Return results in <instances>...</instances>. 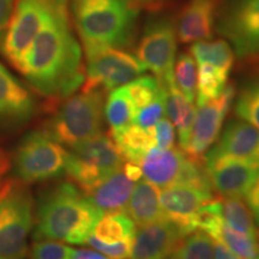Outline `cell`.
Segmentation results:
<instances>
[{"label": "cell", "mask_w": 259, "mask_h": 259, "mask_svg": "<svg viewBox=\"0 0 259 259\" xmlns=\"http://www.w3.org/2000/svg\"><path fill=\"white\" fill-rule=\"evenodd\" d=\"M44 96L63 99L84 83L82 51L70 25L67 0H61L46 21L18 69Z\"/></svg>", "instance_id": "cell-1"}, {"label": "cell", "mask_w": 259, "mask_h": 259, "mask_svg": "<svg viewBox=\"0 0 259 259\" xmlns=\"http://www.w3.org/2000/svg\"><path fill=\"white\" fill-rule=\"evenodd\" d=\"M103 213L71 181L45 194L35 218L34 240L85 245Z\"/></svg>", "instance_id": "cell-2"}, {"label": "cell", "mask_w": 259, "mask_h": 259, "mask_svg": "<svg viewBox=\"0 0 259 259\" xmlns=\"http://www.w3.org/2000/svg\"><path fill=\"white\" fill-rule=\"evenodd\" d=\"M72 8L84 51L127 47L134 41L138 11L126 0H73Z\"/></svg>", "instance_id": "cell-3"}, {"label": "cell", "mask_w": 259, "mask_h": 259, "mask_svg": "<svg viewBox=\"0 0 259 259\" xmlns=\"http://www.w3.org/2000/svg\"><path fill=\"white\" fill-rule=\"evenodd\" d=\"M103 106L102 90H82L65 100L48 119L44 131L64 147H73L101 134Z\"/></svg>", "instance_id": "cell-4"}, {"label": "cell", "mask_w": 259, "mask_h": 259, "mask_svg": "<svg viewBox=\"0 0 259 259\" xmlns=\"http://www.w3.org/2000/svg\"><path fill=\"white\" fill-rule=\"evenodd\" d=\"M111 135L101 132L70 148L65 173L84 194L122 169L125 163Z\"/></svg>", "instance_id": "cell-5"}, {"label": "cell", "mask_w": 259, "mask_h": 259, "mask_svg": "<svg viewBox=\"0 0 259 259\" xmlns=\"http://www.w3.org/2000/svg\"><path fill=\"white\" fill-rule=\"evenodd\" d=\"M34 223V200L24 185L15 181L0 199V259H25Z\"/></svg>", "instance_id": "cell-6"}, {"label": "cell", "mask_w": 259, "mask_h": 259, "mask_svg": "<svg viewBox=\"0 0 259 259\" xmlns=\"http://www.w3.org/2000/svg\"><path fill=\"white\" fill-rule=\"evenodd\" d=\"M69 151L46 132L34 131L25 136L15 155V169L23 183L56 179L65 173Z\"/></svg>", "instance_id": "cell-7"}, {"label": "cell", "mask_w": 259, "mask_h": 259, "mask_svg": "<svg viewBox=\"0 0 259 259\" xmlns=\"http://www.w3.org/2000/svg\"><path fill=\"white\" fill-rule=\"evenodd\" d=\"M139 166L145 180L160 189L193 185L212 190L204 161L193 160L181 149H150Z\"/></svg>", "instance_id": "cell-8"}, {"label": "cell", "mask_w": 259, "mask_h": 259, "mask_svg": "<svg viewBox=\"0 0 259 259\" xmlns=\"http://www.w3.org/2000/svg\"><path fill=\"white\" fill-rule=\"evenodd\" d=\"M87 70L83 92L113 90L138 78L147 70L137 57L114 47L85 50Z\"/></svg>", "instance_id": "cell-9"}, {"label": "cell", "mask_w": 259, "mask_h": 259, "mask_svg": "<svg viewBox=\"0 0 259 259\" xmlns=\"http://www.w3.org/2000/svg\"><path fill=\"white\" fill-rule=\"evenodd\" d=\"M61 0H18L3 41V53L19 69L29 47L40 31L47 16Z\"/></svg>", "instance_id": "cell-10"}, {"label": "cell", "mask_w": 259, "mask_h": 259, "mask_svg": "<svg viewBox=\"0 0 259 259\" xmlns=\"http://www.w3.org/2000/svg\"><path fill=\"white\" fill-rule=\"evenodd\" d=\"M218 28L240 59H259V0H231Z\"/></svg>", "instance_id": "cell-11"}, {"label": "cell", "mask_w": 259, "mask_h": 259, "mask_svg": "<svg viewBox=\"0 0 259 259\" xmlns=\"http://www.w3.org/2000/svg\"><path fill=\"white\" fill-rule=\"evenodd\" d=\"M177 35L169 21L155 18L149 21L138 42V60L154 73L161 84L173 80L176 63Z\"/></svg>", "instance_id": "cell-12"}, {"label": "cell", "mask_w": 259, "mask_h": 259, "mask_svg": "<svg viewBox=\"0 0 259 259\" xmlns=\"http://www.w3.org/2000/svg\"><path fill=\"white\" fill-rule=\"evenodd\" d=\"M234 96V87L227 85L219 97L198 106V111L194 114L189 144L184 150L187 156L196 161H204V155L221 135L223 121L231 109Z\"/></svg>", "instance_id": "cell-13"}, {"label": "cell", "mask_w": 259, "mask_h": 259, "mask_svg": "<svg viewBox=\"0 0 259 259\" xmlns=\"http://www.w3.org/2000/svg\"><path fill=\"white\" fill-rule=\"evenodd\" d=\"M213 197L212 190L193 185H174L160 194L164 219L176 223L185 235L198 229L200 210Z\"/></svg>", "instance_id": "cell-14"}, {"label": "cell", "mask_w": 259, "mask_h": 259, "mask_svg": "<svg viewBox=\"0 0 259 259\" xmlns=\"http://www.w3.org/2000/svg\"><path fill=\"white\" fill-rule=\"evenodd\" d=\"M204 164L212 191L221 198L246 197L259 170L258 163L229 157L204 161Z\"/></svg>", "instance_id": "cell-15"}, {"label": "cell", "mask_w": 259, "mask_h": 259, "mask_svg": "<svg viewBox=\"0 0 259 259\" xmlns=\"http://www.w3.org/2000/svg\"><path fill=\"white\" fill-rule=\"evenodd\" d=\"M204 161L229 157L259 164V130L244 120H233L221 132Z\"/></svg>", "instance_id": "cell-16"}, {"label": "cell", "mask_w": 259, "mask_h": 259, "mask_svg": "<svg viewBox=\"0 0 259 259\" xmlns=\"http://www.w3.org/2000/svg\"><path fill=\"white\" fill-rule=\"evenodd\" d=\"M185 236L176 223L163 219L151 225L139 227L131 250V259H168Z\"/></svg>", "instance_id": "cell-17"}, {"label": "cell", "mask_w": 259, "mask_h": 259, "mask_svg": "<svg viewBox=\"0 0 259 259\" xmlns=\"http://www.w3.org/2000/svg\"><path fill=\"white\" fill-rule=\"evenodd\" d=\"M215 0H191L178 22V37L183 44L210 40L212 36Z\"/></svg>", "instance_id": "cell-18"}, {"label": "cell", "mask_w": 259, "mask_h": 259, "mask_svg": "<svg viewBox=\"0 0 259 259\" xmlns=\"http://www.w3.org/2000/svg\"><path fill=\"white\" fill-rule=\"evenodd\" d=\"M34 111L35 100L30 92L0 64V116L24 120Z\"/></svg>", "instance_id": "cell-19"}, {"label": "cell", "mask_w": 259, "mask_h": 259, "mask_svg": "<svg viewBox=\"0 0 259 259\" xmlns=\"http://www.w3.org/2000/svg\"><path fill=\"white\" fill-rule=\"evenodd\" d=\"M134 187V181L120 169L94 187L85 196L103 215L125 211Z\"/></svg>", "instance_id": "cell-20"}, {"label": "cell", "mask_w": 259, "mask_h": 259, "mask_svg": "<svg viewBox=\"0 0 259 259\" xmlns=\"http://www.w3.org/2000/svg\"><path fill=\"white\" fill-rule=\"evenodd\" d=\"M160 194L157 187L147 180L136 184L125 210L138 228L164 219Z\"/></svg>", "instance_id": "cell-21"}, {"label": "cell", "mask_w": 259, "mask_h": 259, "mask_svg": "<svg viewBox=\"0 0 259 259\" xmlns=\"http://www.w3.org/2000/svg\"><path fill=\"white\" fill-rule=\"evenodd\" d=\"M164 88V101H166V114L171 124L178 130V138L181 150H185L189 144L191 130L194 120L193 103L190 102L183 93L177 88L173 80L161 84Z\"/></svg>", "instance_id": "cell-22"}, {"label": "cell", "mask_w": 259, "mask_h": 259, "mask_svg": "<svg viewBox=\"0 0 259 259\" xmlns=\"http://www.w3.org/2000/svg\"><path fill=\"white\" fill-rule=\"evenodd\" d=\"M111 135V134H109ZM125 161L141 164L150 149L156 148L153 128H144L136 124L111 135Z\"/></svg>", "instance_id": "cell-23"}, {"label": "cell", "mask_w": 259, "mask_h": 259, "mask_svg": "<svg viewBox=\"0 0 259 259\" xmlns=\"http://www.w3.org/2000/svg\"><path fill=\"white\" fill-rule=\"evenodd\" d=\"M136 108L126 87L111 90L103 106V116L109 126V134H116L132 125L135 121Z\"/></svg>", "instance_id": "cell-24"}, {"label": "cell", "mask_w": 259, "mask_h": 259, "mask_svg": "<svg viewBox=\"0 0 259 259\" xmlns=\"http://www.w3.org/2000/svg\"><path fill=\"white\" fill-rule=\"evenodd\" d=\"M136 225L131 218L124 211L105 213L97 222L92 233L99 241L105 244H115L120 241H134Z\"/></svg>", "instance_id": "cell-25"}, {"label": "cell", "mask_w": 259, "mask_h": 259, "mask_svg": "<svg viewBox=\"0 0 259 259\" xmlns=\"http://www.w3.org/2000/svg\"><path fill=\"white\" fill-rule=\"evenodd\" d=\"M197 105L202 106L204 103L211 101L219 97L228 85L229 73L220 67L213 66L208 63H199L197 70Z\"/></svg>", "instance_id": "cell-26"}, {"label": "cell", "mask_w": 259, "mask_h": 259, "mask_svg": "<svg viewBox=\"0 0 259 259\" xmlns=\"http://www.w3.org/2000/svg\"><path fill=\"white\" fill-rule=\"evenodd\" d=\"M191 56L197 63H208L213 66L231 72L234 64V53L225 40L198 41L190 48Z\"/></svg>", "instance_id": "cell-27"}, {"label": "cell", "mask_w": 259, "mask_h": 259, "mask_svg": "<svg viewBox=\"0 0 259 259\" xmlns=\"http://www.w3.org/2000/svg\"><path fill=\"white\" fill-rule=\"evenodd\" d=\"M221 216L231 228L253 238H259L253 215L247 203L241 198H221Z\"/></svg>", "instance_id": "cell-28"}, {"label": "cell", "mask_w": 259, "mask_h": 259, "mask_svg": "<svg viewBox=\"0 0 259 259\" xmlns=\"http://www.w3.org/2000/svg\"><path fill=\"white\" fill-rule=\"evenodd\" d=\"M168 259H213V240L205 232L196 229L178 242Z\"/></svg>", "instance_id": "cell-29"}, {"label": "cell", "mask_w": 259, "mask_h": 259, "mask_svg": "<svg viewBox=\"0 0 259 259\" xmlns=\"http://www.w3.org/2000/svg\"><path fill=\"white\" fill-rule=\"evenodd\" d=\"M197 67L190 53H181L173 67V78L177 88L190 102H194L197 94Z\"/></svg>", "instance_id": "cell-30"}, {"label": "cell", "mask_w": 259, "mask_h": 259, "mask_svg": "<svg viewBox=\"0 0 259 259\" xmlns=\"http://www.w3.org/2000/svg\"><path fill=\"white\" fill-rule=\"evenodd\" d=\"M132 102H134L136 112L143 107L150 105L164 93L163 87L158 82L155 76H142L126 84Z\"/></svg>", "instance_id": "cell-31"}, {"label": "cell", "mask_w": 259, "mask_h": 259, "mask_svg": "<svg viewBox=\"0 0 259 259\" xmlns=\"http://www.w3.org/2000/svg\"><path fill=\"white\" fill-rule=\"evenodd\" d=\"M235 114L259 130V80L241 90L235 102Z\"/></svg>", "instance_id": "cell-32"}, {"label": "cell", "mask_w": 259, "mask_h": 259, "mask_svg": "<svg viewBox=\"0 0 259 259\" xmlns=\"http://www.w3.org/2000/svg\"><path fill=\"white\" fill-rule=\"evenodd\" d=\"M72 248L60 241H35L31 246L30 259H71Z\"/></svg>", "instance_id": "cell-33"}, {"label": "cell", "mask_w": 259, "mask_h": 259, "mask_svg": "<svg viewBox=\"0 0 259 259\" xmlns=\"http://www.w3.org/2000/svg\"><path fill=\"white\" fill-rule=\"evenodd\" d=\"M164 114H166V101H164L163 93L150 105L145 106L136 112L134 124L144 128H150L156 122L160 121Z\"/></svg>", "instance_id": "cell-34"}, {"label": "cell", "mask_w": 259, "mask_h": 259, "mask_svg": "<svg viewBox=\"0 0 259 259\" xmlns=\"http://www.w3.org/2000/svg\"><path fill=\"white\" fill-rule=\"evenodd\" d=\"M132 244L134 241L127 240V241H120L115 242V244H105V242L99 241L95 236L90 234V236L87 240V245L92 246L93 248H95L99 252H101L107 257L111 259H127L131 255L132 250Z\"/></svg>", "instance_id": "cell-35"}, {"label": "cell", "mask_w": 259, "mask_h": 259, "mask_svg": "<svg viewBox=\"0 0 259 259\" xmlns=\"http://www.w3.org/2000/svg\"><path fill=\"white\" fill-rule=\"evenodd\" d=\"M151 128H153L154 132L156 148L169 149L174 147L176 132H174V125L171 124L169 119H161Z\"/></svg>", "instance_id": "cell-36"}, {"label": "cell", "mask_w": 259, "mask_h": 259, "mask_svg": "<svg viewBox=\"0 0 259 259\" xmlns=\"http://www.w3.org/2000/svg\"><path fill=\"white\" fill-rule=\"evenodd\" d=\"M16 0H0V45H3L10 21L15 10Z\"/></svg>", "instance_id": "cell-37"}, {"label": "cell", "mask_w": 259, "mask_h": 259, "mask_svg": "<svg viewBox=\"0 0 259 259\" xmlns=\"http://www.w3.org/2000/svg\"><path fill=\"white\" fill-rule=\"evenodd\" d=\"M246 202H247L248 208H250L252 215H253L255 225L259 227V170L253 185L248 191V193L246 194Z\"/></svg>", "instance_id": "cell-38"}, {"label": "cell", "mask_w": 259, "mask_h": 259, "mask_svg": "<svg viewBox=\"0 0 259 259\" xmlns=\"http://www.w3.org/2000/svg\"><path fill=\"white\" fill-rule=\"evenodd\" d=\"M71 259H111L97 250L89 248H72Z\"/></svg>", "instance_id": "cell-39"}, {"label": "cell", "mask_w": 259, "mask_h": 259, "mask_svg": "<svg viewBox=\"0 0 259 259\" xmlns=\"http://www.w3.org/2000/svg\"><path fill=\"white\" fill-rule=\"evenodd\" d=\"M122 171H124L125 176L127 177L130 180L134 181V183L141 180L142 176H143V174H142L141 166L137 163H134V162L126 161L124 163V166H122Z\"/></svg>", "instance_id": "cell-40"}, {"label": "cell", "mask_w": 259, "mask_h": 259, "mask_svg": "<svg viewBox=\"0 0 259 259\" xmlns=\"http://www.w3.org/2000/svg\"><path fill=\"white\" fill-rule=\"evenodd\" d=\"M213 259H240L239 257L229 251L225 245L220 242H213Z\"/></svg>", "instance_id": "cell-41"}, {"label": "cell", "mask_w": 259, "mask_h": 259, "mask_svg": "<svg viewBox=\"0 0 259 259\" xmlns=\"http://www.w3.org/2000/svg\"><path fill=\"white\" fill-rule=\"evenodd\" d=\"M16 180L14 179H0V199L5 196L6 192L11 189Z\"/></svg>", "instance_id": "cell-42"}, {"label": "cell", "mask_w": 259, "mask_h": 259, "mask_svg": "<svg viewBox=\"0 0 259 259\" xmlns=\"http://www.w3.org/2000/svg\"><path fill=\"white\" fill-rule=\"evenodd\" d=\"M8 168H9L8 158H6L5 155L0 151V176H2L3 173H5V171L8 170Z\"/></svg>", "instance_id": "cell-43"}, {"label": "cell", "mask_w": 259, "mask_h": 259, "mask_svg": "<svg viewBox=\"0 0 259 259\" xmlns=\"http://www.w3.org/2000/svg\"><path fill=\"white\" fill-rule=\"evenodd\" d=\"M132 2H147V0H132Z\"/></svg>", "instance_id": "cell-44"}, {"label": "cell", "mask_w": 259, "mask_h": 259, "mask_svg": "<svg viewBox=\"0 0 259 259\" xmlns=\"http://www.w3.org/2000/svg\"><path fill=\"white\" fill-rule=\"evenodd\" d=\"M258 259H259V258H258Z\"/></svg>", "instance_id": "cell-45"}]
</instances>
